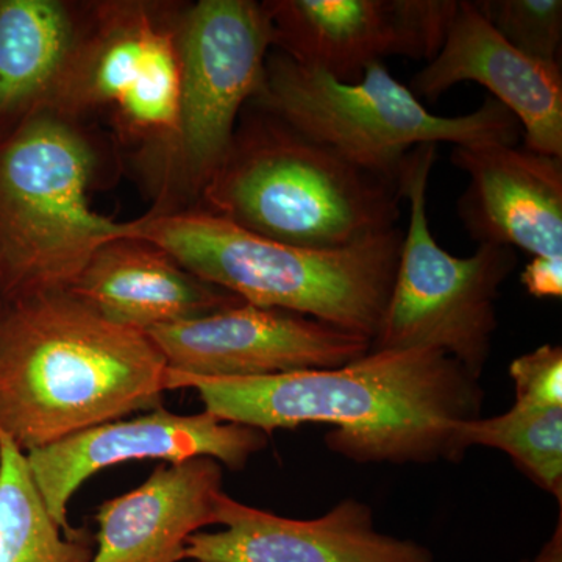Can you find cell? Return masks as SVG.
Instances as JSON below:
<instances>
[{
  "label": "cell",
  "mask_w": 562,
  "mask_h": 562,
  "mask_svg": "<svg viewBox=\"0 0 562 562\" xmlns=\"http://www.w3.org/2000/svg\"><path fill=\"white\" fill-rule=\"evenodd\" d=\"M166 390H192L217 419L271 435L330 424L331 452L355 462L461 461L458 425L482 414L480 380L441 350H371L339 368L206 379L166 372Z\"/></svg>",
  "instance_id": "1"
},
{
  "label": "cell",
  "mask_w": 562,
  "mask_h": 562,
  "mask_svg": "<svg viewBox=\"0 0 562 562\" xmlns=\"http://www.w3.org/2000/svg\"><path fill=\"white\" fill-rule=\"evenodd\" d=\"M165 357L69 290L0 299V428L22 452L162 406Z\"/></svg>",
  "instance_id": "2"
},
{
  "label": "cell",
  "mask_w": 562,
  "mask_h": 562,
  "mask_svg": "<svg viewBox=\"0 0 562 562\" xmlns=\"http://www.w3.org/2000/svg\"><path fill=\"white\" fill-rule=\"evenodd\" d=\"M116 238L155 244L199 279L250 305L302 314L372 341L390 301L403 231L341 249H306L194 206L121 222Z\"/></svg>",
  "instance_id": "3"
},
{
  "label": "cell",
  "mask_w": 562,
  "mask_h": 562,
  "mask_svg": "<svg viewBox=\"0 0 562 562\" xmlns=\"http://www.w3.org/2000/svg\"><path fill=\"white\" fill-rule=\"evenodd\" d=\"M402 201L398 180L249 103L198 206L272 241L341 249L397 227Z\"/></svg>",
  "instance_id": "4"
},
{
  "label": "cell",
  "mask_w": 562,
  "mask_h": 562,
  "mask_svg": "<svg viewBox=\"0 0 562 562\" xmlns=\"http://www.w3.org/2000/svg\"><path fill=\"white\" fill-rule=\"evenodd\" d=\"M92 122L44 110L0 132V299L68 290L121 222L90 195L116 162Z\"/></svg>",
  "instance_id": "5"
},
{
  "label": "cell",
  "mask_w": 562,
  "mask_h": 562,
  "mask_svg": "<svg viewBox=\"0 0 562 562\" xmlns=\"http://www.w3.org/2000/svg\"><path fill=\"white\" fill-rule=\"evenodd\" d=\"M176 132L133 169L155 213L194 209L231 149L244 109L265 83L272 25L255 0L181 2Z\"/></svg>",
  "instance_id": "6"
},
{
  "label": "cell",
  "mask_w": 562,
  "mask_h": 562,
  "mask_svg": "<svg viewBox=\"0 0 562 562\" xmlns=\"http://www.w3.org/2000/svg\"><path fill=\"white\" fill-rule=\"evenodd\" d=\"M250 103L366 171L392 180H398L406 155L425 144L514 146L522 136L512 111L492 98L462 116L432 114L384 63L369 66L361 80L342 83L271 50L265 83Z\"/></svg>",
  "instance_id": "7"
},
{
  "label": "cell",
  "mask_w": 562,
  "mask_h": 562,
  "mask_svg": "<svg viewBox=\"0 0 562 562\" xmlns=\"http://www.w3.org/2000/svg\"><path fill=\"white\" fill-rule=\"evenodd\" d=\"M438 146L425 144L406 155L401 173L408 202L397 271L371 350L430 347L482 379L497 331V299L517 266L516 250L479 244L471 257L443 250L430 231L427 192Z\"/></svg>",
  "instance_id": "8"
},
{
  "label": "cell",
  "mask_w": 562,
  "mask_h": 562,
  "mask_svg": "<svg viewBox=\"0 0 562 562\" xmlns=\"http://www.w3.org/2000/svg\"><path fill=\"white\" fill-rule=\"evenodd\" d=\"M181 2L99 0L58 111L106 121L132 161L168 143L179 113Z\"/></svg>",
  "instance_id": "9"
},
{
  "label": "cell",
  "mask_w": 562,
  "mask_h": 562,
  "mask_svg": "<svg viewBox=\"0 0 562 562\" xmlns=\"http://www.w3.org/2000/svg\"><path fill=\"white\" fill-rule=\"evenodd\" d=\"M272 50L355 83L387 57L438 55L460 0H265Z\"/></svg>",
  "instance_id": "10"
},
{
  "label": "cell",
  "mask_w": 562,
  "mask_h": 562,
  "mask_svg": "<svg viewBox=\"0 0 562 562\" xmlns=\"http://www.w3.org/2000/svg\"><path fill=\"white\" fill-rule=\"evenodd\" d=\"M171 371L250 379L331 369L364 357L371 339L325 322L250 303L147 333Z\"/></svg>",
  "instance_id": "11"
},
{
  "label": "cell",
  "mask_w": 562,
  "mask_h": 562,
  "mask_svg": "<svg viewBox=\"0 0 562 562\" xmlns=\"http://www.w3.org/2000/svg\"><path fill=\"white\" fill-rule=\"evenodd\" d=\"M268 447V435L203 412L181 416L160 408L77 432L27 453L43 501L61 530L69 522V502L88 479L127 461L160 460L177 464L211 458L231 471H243L255 453Z\"/></svg>",
  "instance_id": "12"
},
{
  "label": "cell",
  "mask_w": 562,
  "mask_h": 562,
  "mask_svg": "<svg viewBox=\"0 0 562 562\" xmlns=\"http://www.w3.org/2000/svg\"><path fill=\"white\" fill-rule=\"evenodd\" d=\"M221 530L188 539L192 562H438L428 547L376 530L368 503L344 498L316 519L262 512L222 492Z\"/></svg>",
  "instance_id": "13"
},
{
  "label": "cell",
  "mask_w": 562,
  "mask_h": 562,
  "mask_svg": "<svg viewBox=\"0 0 562 562\" xmlns=\"http://www.w3.org/2000/svg\"><path fill=\"white\" fill-rule=\"evenodd\" d=\"M473 81L491 92L522 127L525 149L562 158L560 63L536 60L513 47L484 20L475 2L458 3L441 50L413 77L417 98L438 101Z\"/></svg>",
  "instance_id": "14"
},
{
  "label": "cell",
  "mask_w": 562,
  "mask_h": 562,
  "mask_svg": "<svg viewBox=\"0 0 562 562\" xmlns=\"http://www.w3.org/2000/svg\"><path fill=\"white\" fill-rule=\"evenodd\" d=\"M450 160L469 179L457 210L472 239L562 258L561 157L490 144L457 146Z\"/></svg>",
  "instance_id": "15"
},
{
  "label": "cell",
  "mask_w": 562,
  "mask_h": 562,
  "mask_svg": "<svg viewBox=\"0 0 562 562\" xmlns=\"http://www.w3.org/2000/svg\"><path fill=\"white\" fill-rule=\"evenodd\" d=\"M224 472L211 458L162 462L131 492L95 513L91 562H181L188 539L216 525Z\"/></svg>",
  "instance_id": "16"
},
{
  "label": "cell",
  "mask_w": 562,
  "mask_h": 562,
  "mask_svg": "<svg viewBox=\"0 0 562 562\" xmlns=\"http://www.w3.org/2000/svg\"><path fill=\"white\" fill-rule=\"evenodd\" d=\"M68 290L106 319L143 333L244 302L136 238L99 247Z\"/></svg>",
  "instance_id": "17"
},
{
  "label": "cell",
  "mask_w": 562,
  "mask_h": 562,
  "mask_svg": "<svg viewBox=\"0 0 562 562\" xmlns=\"http://www.w3.org/2000/svg\"><path fill=\"white\" fill-rule=\"evenodd\" d=\"M95 2L0 0V132L57 109Z\"/></svg>",
  "instance_id": "18"
},
{
  "label": "cell",
  "mask_w": 562,
  "mask_h": 562,
  "mask_svg": "<svg viewBox=\"0 0 562 562\" xmlns=\"http://www.w3.org/2000/svg\"><path fill=\"white\" fill-rule=\"evenodd\" d=\"M87 527L61 530L33 479L27 453L0 428V562H91Z\"/></svg>",
  "instance_id": "19"
},
{
  "label": "cell",
  "mask_w": 562,
  "mask_h": 562,
  "mask_svg": "<svg viewBox=\"0 0 562 562\" xmlns=\"http://www.w3.org/2000/svg\"><path fill=\"white\" fill-rule=\"evenodd\" d=\"M457 446L462 457L471 447L501 450L562 505V406L538 408L514 403L501 416L462 422Z\"/></svg>",
  "instance_id": "20"
},
{
  "label": "cell",
  "mask_w": 562,
  "mask_h": 562,
  "mask_svg": "<svg viewBox=\"0 0 562 562\" xmlns=\"http://www.w3.org/2000/svg\"><path fill=\"white\" fill-rule=\"evenodd\" d=\"M475 5L517 50L536 60L560 63L561 0H476Z\"/></svg>",
  "instance_id": "21"
},
{
  "label": "cell",
  "mask_w": 562,
  "mask_h": 562,
  "mask_svg": "<svg viewBox=\"0 0 562 562\" xmlns=\"http://www.w3.org/2000/svg\"><path fill=\"white\" fill-rule=\"evenodd\" d=\"M516 402L538 408L562 406V349L546 344L520 355L509 366Z\"/></svg>",
  "instance_id": "22"
},
{
  "label": "cell",
  "mask_w": 562,
  "mask_h": 562,
  "mask_svg": "<svg viewBox=\"0 0 562 562\" xmlns=\"http://www.w3.org/2000/svg\"><path fill=\"white\" fill-rule=\"evenodd\" d=\"M525 290L532 297H562V258H531L520 273Z\"/></svg>",
  "instance_id": "23"
},
{
  "label": "cell",
  "mask_w": 562,
  "mask_h": 562,
  "mask_svg": "<svg viewBox=\"0 0 562 562\" xmlns=\"http://www.w3.org/2000/svg\"><path fill=\"white\" fill-rule=\"evenodd\" d=\"M520 562H562V516H558V522L554 525L550 538L542 543L539 552L531 560Z\"/></svg>",
  "instance_id": "24"
}]
</instances>
